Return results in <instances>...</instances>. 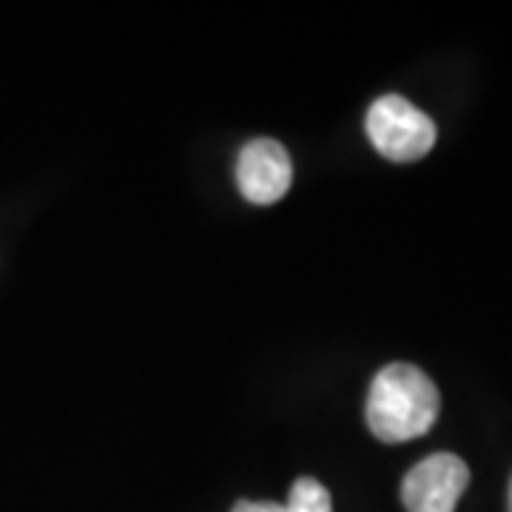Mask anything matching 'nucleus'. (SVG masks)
<instances>
[{"mask_svg":"<svg viewBox=\"0 0 512 512\" xmlns=\"http://www.w3.org/2000/svg\"><path fill=\"white\" fill-rule=\"evenodd\" d=\"M441 410L439 387L413 365H387L367 393V427L384 444H404L424 436Z\"/></svg>","mask_w":512,"mask_h":512,"instance_id":"f257e3e1","label":"nucleus"},{"mask_svg":"<svg viewBox=\"0 0 512 512\" xmlns=\"http://www.w3.org/2000/svg\"><path fill=\"white\" fill-rule=\"evenodd\" d=\"M367 137L393 163H416L436 146V123L399 94L379 97L367 111Z\"/></svg>","mask_w":512,"mask_h":512,"instance_id":"f03ea898","label":"nucleus"},{"mask_svg":"<svg viewBox=\"0 0 512 512\" xmlns=\"http://www.w3.org/2000/svg\"><path fill=\"white\" fill-rule=\"evenodd\" d=\"M470 484V467L453 453H433L419 461L402 481L407 512H456Z\"/></svg>","mask_w":512,"mask_h":512,"instance_id":"7ed1b4c3","label":"nucleus"},{"mask_svg":"<svg viewBox=\"0 0 512 512\" xmlns=\"http://www.w3.org/2000/svg\"><path fill=\"white\" fill-rule=\"evenodd\" d=\"M237 183L242 197L256 205L279 202L293 183L291 154L276 140H251L239 151Z\"/></svg>","mask_w":512,"mask_h":512,"instance_id":"20e7f679","label":"nucleus"},{"mask_svg":"<svg viewBox=\"0 0 512 512\" xmlns=\"http://www.w3.org/2000/svg\"><path fill=\"white\" fill-rule=\"evenodd\" d=\"M288 512H333L330 493L325 484H319L316 478L302 476L293 481L291 495H288Z\"/></svg>","mask_w":512,"mask_h":512,"instance_id":"39448f33","label":"nucleus"},{"mask_svg":"<svg viewBox=\"0 0 512 512\" xmlns=\"http://www.w3.org/2000/svg\"><path fill=\"white\" fill-rule=\"evenodd\" d=\"M231 512H288L282 504H274V501H239L234 504Z\"/></svg>","mask_w":512,"mask_h":512,"instance_id":"423d86ee","label":"nucleus"},{"mask_svg":"<svg viewBox=\"0 0 512 512\" xmlns=\"http://www.w3.org/2000/svg\"><path fill=\"white\" fill-rule=\"evenodd\" d=\"M507 510L512 512V481H510V498H507Z\"/></svg>","mask_w":512,"mask_h":512,"instance_id":"0eeeda50","label":"nucleus"}]
</instances>
